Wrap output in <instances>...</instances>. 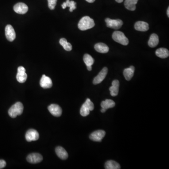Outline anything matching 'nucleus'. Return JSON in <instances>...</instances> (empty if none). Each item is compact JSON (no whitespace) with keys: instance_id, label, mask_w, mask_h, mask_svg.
<instances>
[{"instance_id":"obj_30","label":"nucleus","mask_w":169,"mask_h":169,"mask_svg":"<svg viewBox=\"0 0 169 169\" xmlns=\"http://www.w3.org/2000/svg\"><path fill=\"white\" fill-rule=\"evenodd\" d=\"M62 7L63 9H65V8H66V4H65V2H63V3L62 5Z\"/></svg>"},{"instance_id":"obj_19","label":"nucleus","mask_w":169,"mask_h":169,"mask_svg":"<svg viewBox=\"0 0 169 169\" xmlns=\"http://www.w3.org/2000/svg\"><path fill=\"white\" fill-rule=\"evenodd\" d=\"M56 152L57 156L63 160H66L68 157L67 151L63 147H58L56 149Z\"/></svg>"},{"instance_id":"obj_22","label":"nucleus","mask_w":169,"mask_h":169,"mask_svg":"<svg viewBox=\"0 0 169 169\" xmlns=\"http://www.w3.org/2000/svg\"><path fill=\"white\" fill-rule=\"evenodd\" d=\"M156 54L160 58H166L169 56V50L165 48H158L156 51Z\"/></svg>"},{"instance_id":"obj_21","label":"nucleus","mask_w":169,"mask_h":169,"mask_svg":"<svg viewBox=\"0 0 169 169\" xmlns=\"http://www.w3.org/2000/svg\"><path fill=\"white\" fill-rule=\"evenodd\" d=\"M138 0H125V6L128 10L134 11L136 9V5Z\"/></svg>"},{"instance_id":"obj_28","label":"nucleus","mask_w":169,"mask_h":169,"mask_svg":"<svg viewBox=\"0 0 169 169\" xmlns=\"http://www.w3.org/2000/svg\"><path fill=\"white\" fill-rule=\"evenodd\" d=\"M48 6L49 8L51 10H53L55 8L56 5L57 0H48Z\"/></svg>"},{"instance_id":"obj_33","label":"nucleus","mask_w":169,"mask_h":169,"mask_svg":"<svg viewBox=\"0 0 169 169\" xmlns=\"http://www.w3.org/2000/svg\"><path fill=\"white\" fill-rule=\"evenodd\" d=\"M124 0H116V1L117 2H118V3H121V2H123Z\"/></svg>"},{"instance_id":"obj_4","label":"nucleus","mask_w":169,"mask_h":169,"mask_svg":"<svg viewBox=\"0 0 169 169\" xmlns=\"http://www.w3.org/2000/svg\"><path fill=\"white\" fill-rule=\"evenodd\" d=\"M113 39L117 43L126 46L129 43V40L123 33L120 31H115L112 34Z\"/></svg>"},{"instance_id":"obj_15","label":"nucleus","mask_w":169,"mask_h":169,"mask_svg":"<svg viewBox=\"0 0 169 169\" xmlns=\"http://www.w3.org/2000/svg\"><path fill=\"white\" fill-rule=\"evenodd\" d=\"M134 28L138 31L146 32L149 29V25L146 22L138 21L135 23Z\"/></svg>"},{"instance_id":"obj_5","label":"nucleus","mask_w":169,"mask_h":169,"mask_svg":"<svg viewBox=\"0 0 169 169\" xmlns=\"http://www.w3.org/2000/svg\"><path fill=\"white\" fill-rule=\"evenodd\" d=\"M107 27L114 29H120L123 25V22L120 19H111L107 18L105 19Z\"/></svg>"},{"instance_id":"obj_13","label":"nucleus","mask_w":169,"mask_h":169,"mask_svg":"<svg viewBox=\"0 0 169 169\" xmlns=\"http://www.w3.org/2000/svg\"><path fill=\"white\" fill-rule=\"evenodd\" d=\"M27 161L31 163H40L43 160V157L38 153H32L27 156Z\"/></svg>"},{"instance_id":"obj_3","label":"nucleus","mask_w":169,"mask_h":169,"mask_svg":"<svg viewBox=\"0 0 169 169\" xmlns=\"http://www.w3.org/2000/svg\"><path fill=\"white\" fill-rule=\"evenodd\" d=\"M94 104L90 99H87L85 102L82 105L80 109V115L83 117H86L89 115L90 111H92L94 109Z\"/></svg>"},{"instance_id":"obj_27","label":"nucleus","mask_w":169,"mask_h":169,"mask_svg":"<svg viewBox=\"0 0 169 169\" xmlns=\"http://www.w3.org/2000/svg\"><path fill=\"white\" fill-rule=\"evenodd\" d=\"M65 4L66 7H70V11L72 12L73 10L76 9V3L73 1H70V0H66Z\"/></svg>"},{"instance_id":"obj_12","label":"nucleus","mask_w":169,"mask_h":169,"mask_svg":"<svg viewBox=\"0 0 169 169\" xmlns=\"http://www.w3.org/2000/svg\"><path fill=\"white\" fill-rule=\"evenodd\" d=\"M14 10L19 14H25L28 11V7L25 3L19 2L14 5Z\"/></svg>"},{"instance_id":"obj_1","label":"nucleus","mask_w":169,"mask_h":169,"mask_svg":"<svg viewBox=\"0 0 169 169\" xmlns=\"http://www.w3.org/2000/svg\"><path fill=\"white\" fill-rule=\"evenodd\" d=\"M95 25L94 20L89 17H82L78 24V28L81 31H86L94 27Z\"/></svg>"},{"instance_id":"obj_25","label":"nucleus","mask_w":169,"mask_h":169,"mask_svg":"<svg viewBox=\"0 0 169 169\" xmlns=\"http://www.w3.org/2000/svg\"><path fill=\"white\" fill-rule=\"evenodd\" d=\"M60 45L63 47V48L67 51H70L72 50V45L71 43L67 42V40L65 38H62L59 41Z\"/></svg>"},{"instance_id":"obj_16","label":"nucleus","mask_w":169,"mask_h":169,"mask_svg":"<svg viewBox=\"0 0 169 169\" xmlns=\"http://www.w3.org/2000/svg\"><path fill=\"white\" fill-rule=\"evenodd\" d=\"M119 81L117 80H113L112 82V86L109 87V91L111 96H116L117 95L119 91Z\"/></svg>"},{"instance_id":"obj_10","label":"nucleus","mask_w":169,"mask_h":169,"mask_svg":"<svg viewBox=\"0 0 169 169\" xmlns=\"http://www.w3.org/2000/svg\"><path fill=\"white\" fill-rule=\"evenodd\" d=\"M107 73L108 68L107 67H104L102 70L101 71L99 72L98 75L94 78L93 80V84L94 85H97L101 83L106 77Z\"/></svg>"},{"instance_id":"obj_14","label":"nucleus","mask_w":169,"mask_h":169,"mask_svg":"<svg viewBox=\"0 0 169 169\" xmlns=\"http://www.w3.org/2000/svg\"><path fill=\"white\" fill-rule=\"evenodd\" d=\"M40 84L41 87L45 89L51 88L53 85L51 79L45 75H42Z\"/></svg>"},{"instance_id":"obj_7","label":"nucleus","mask_w":169,"mask_h":169,"mask_svg":"<svg viewBox=\"0 0 169 169\" xmlns=\"http://www.w3.org/2000/svg\"><path fill=\"white\" fill-rule=\"evenodd\" d=\"M17 81L20 83L25 82L27 78V75L25 72V69L23 66H20L17 69V73L16 76Z\"/></svg>"},{"instance_id":"obj_17","label":"nucleus","mask_w":169,"mask_h":169,"mask_svg":"<svg viewBox=\"0 0 169 169\" xmlns=\"http://www.w3.org/2000/svg\"><path fill=\"white\" fill-rule=\"evenodd\" d=\"M135 68L134 66H131L128 68H126L124 71L123 74L125 79L127 81L131 80L134 75Z\"/></svg>"},{"instance_id":"obj_35","label":"nucleus","mask_w":169,"mask_h":169,"mask_svg":"<svg viewBox=\"0 0 169 169\" xmlns=\"http://www.w3.org/2000/svg\"><path fill=\"white\" fill-rule=\"evenodd\" d=\"M167 16H168V17H169V8L168 7V9H167Z\"/></svg>"},{"instance_id":"obj_29","label":"nucleus","mask_w":169,"mask_h":169,"mask_svg":"<svg viewBox=\"0 0 169 169\" xmlns=\"http://www.w3.org/2000/svg\"><path fill=\"white\" fill-rule=\"evenodd\" d=\"M6 165V163L4 160H0V169L4 168Z\"/></svg>"},{"instance_id":"obj_18","label":"nucleus","mask_w":169,"mask_h":169,"mask_svg":"<svg viewBox=\"0 0 169 169\" xmlns=\"http://www.w3.org/2000/svg\"><path fill=\"white\" fill-rule=\"evenodd\" d=\"M94 48L97 52L103 54L107 53L109 50L108 46L103 43H98L95 44Z\"/></svg>"},{"instance_id":"obj_34","label":"nucleus","mask_w":169,"mask_h":169,"mask_svg":"<svg viewBox=\"0 0 169 169\" xmlns=\"http://www.w3.org/2000/svg\"><path fill=\"white\" fill-rule=\"evenodd\" d=\"M106 111V109H105L102 108L101 109V112H102V113H104Z\"/></svg>"},{"instance_id":"obj_11","label":"nucleus","mask_w":169,"mask_h":169,"mask_svg":"<svg viewBox=\"0 0 169 169\" xmlns=\"http://www.w3.org/2000/svg\"><path fill=\"white\" fill-rule=\"evenodd\" d=\"M48 109L53 116L56 117L61 116L62 113V109L57 104H52L48 107Z\"/></svg>"},{"instance_id":"obj_9","label":"nucleus","mask_w":169,"mask_h":169,"mask_svg":"<svg viewBox=\"0 0 169 169\" xmlns=\"http://www.w3.org/2000/svg\"><path fill=\"white\" fill-rule=\"evenodd\" d=\"M5 35L9 41L12 42L16 38V33L12 25H8L5 27Z\"/></svg>"},{"instance_id":"obj_20","label":"nucleus","mask_w":169,"mask_h":169,"mask_svg":"<svg viewBox=\"0 0 169 169\" xmlns=\"http://www.w3.org/2000/svg\"><path fill=\"white\" fill-rule=\"evenodd\" d=\"M159 43V37L157 34H151L148 41V46L151 48H155L158 45Z\"/></svg>"},{"instance_id":"obj_24","label":"nucleus","mask_w":169,"mask_h":169,"mask_svg":"<svg viewBox=\"0 0 169 169\" xmlns=\"http://www.w3.org/2000/svg\"><path fill=\"white\" fill-rule=\"evenodd\" d=\"M102 108L105 109L106 110L112 108L115 106V102L112 100L107 99L104 101H102L101 104Z\"/></svg>"},{"instance_id":"obj_6","label":"nucleus","mask_w":169,"mask_h":169,"mask_svg":"<svg viewBox=\"0 0 169 169\" xmlns=\"http://www.w3.org/2000/svg\"><path fill=\"white\" fill-rule=\"evenodd\" d=\"M106 133L103 130H97L90 134L89 138L93 141L101 142L105 136Z\"/></svg>"},{"instance_id":"obj_8","label":"nucleus","mask_w":169,"mask_h":169,"mask_svg":"<svg viewBox=\"0 0 169 169\" xmlns=\"http://www.w3.org/2000/svg\"><path fill=\"white\" fill-rule=\"evenodd\" d=\"M39 138V134L36 130L30 129L25 134V139L28 142L36 141Z\"/></svg>"},{"instance_id":"obj_26","label":"nucleus","mask_w":169,"mask_h":169,"mask_svg":"<svg viewBox=\"0 0 169 169\" xmlns=\"http://www.w3.org/2000/svg\"><path fill=\"white\" fill-rule=\"evenodd\" d=\"M83 60L86 66H92L94 63V58L87 54L84 56Z\"/></svg>"},{"instance_id":"obj_23","label":"nucleus","mask_w":169,"mask_h":169,"mask_svg":"<svg viewBox=\"0 0 169 169\" xmlns=\"http://www.w3.org/2000/svg\"><path fill=\"white\" fill-rule=\"evenodd\" d=\"M105 168L106 169H120V165L115 161L109 160L105 163Z\"/></svg>"},{"instance_id":"obj_2","label":"nucleus","mask_w":169,"mask_h":169,"mask_svg":"<svg viewBox=\"0 0 169 169\" xmlns=\"http://www.w3.org/2000/svg\"><path fill=\"white\" fill-rule=\"evenodd\" d=\"M24 110V106L20 102H17L12 105L8 111L9 115L12 118H15L17 116L22 114Z\"/></svg>"},{"instance_id":"obj_31","label":"nucleus","mask_w":169,"mask_h":169,"mask_svg":"<svg viewBox=\"0 0 169 169\" xmlns=\"http://www.w3.org/2000/svg\"><path fill=\"white\" fill-rule=\"evenodd\" d=\"M87 2H89V3H93L94 2L95 0H86Z\"/></svg>"},{"instance_id":"obj_32","label":"nucleus","mask_w":169,"mask_h":169,"mask_svg":"<svg viewBox=\"0 0 169 169\" xmlns=\"http://www.w3.org/2000/svg\"><path fill=\"white\" fill-rule=\"evenodd\" d=\"M87 67V69L89 71H91L92 70V66H86Z\"/></svg>"}]
</instances>
